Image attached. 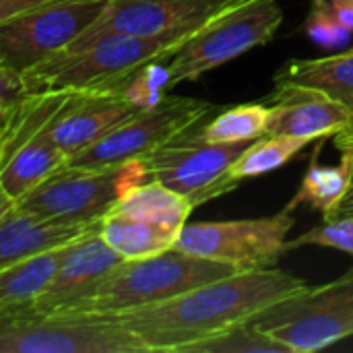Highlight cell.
Masks as SVG:
<instances>
[{
	"instance_id": "30bf717a",
	"label": "cell",
	"mask_w": 353,
	"mask_h": 353,
	"mask_svg": "<svg viewBox=\"0 0 353 353\" xmlns=\"http://www.w3.org/2000/svg\"><path fill=\"white\" fill-rule=\"evenodd\" d=\"M213 103L194 97L165 95L155 108L143 110L68 159L74 168H105L147 159L174 137L209 116Z\"/></svg>"
},
{
	"instance_id": "484cf974",
	"label": "cell",
	"mask_w": 353,
	"mask_h": 353,
	"mask_svg": "<svg viewBox=\"0 0 353 353\" xmlns=\"http://www.w3.org/2000/svg\"><path fill=\"white\" fill-rule=\"evenodd\" d=\"M302 246H325L347 252L353 256V215L339 219H325L321 225L308 230L306 234L288 240L285 252L302 248Z\"/></svg>"
},
{
	"instance_id": "4316f807",
	"label": "cell",
	"mask_w": 353,
	"mask_h": 353,
	"mask_svg": "<svg viewBox=\"0 0 353 353\" xmlns=\"http://www.w3.org/2000/svg\"><path fill=\"white\" fill-rule=\"evenodd\" d=\"M306 33L314 43L323 48H341L352 37V31L319 4H312L306 21Z\"/></svg>"
},
{
	"instance_id": "3957f363",
	"label": "cell",
	"mask_w": 353,
	"mask_h": 353,
	"mask_svg": "<svg viewBox=\"0 0 353 353\" xmlns=\"http://www.w3.org/2000/svg\"><path fill=\"white\" fill-rule=\"evenodd\" d=\"M234 273L236 267L170 248L149 259L124 261L72 312L118 314L165 302Z\"/></svg>"
},
{
	"instance_id": "52a82bcc",
	"label": "cell",
	"mask_w": 353,
	"mask_h": 353,
	"mask_svg": "<svg viewBox=\"0 0 353 353\" xmlns=\"http://www.w3.org/2000/svg\"><path fill=\"white\" fill-rule=\"evenodd\" d=\"M283 23L279 0H248L194 33L168 62L170 89L265 46Z\"/></svg>"
},
{
	"instance_id": "f1b7e54d",
	"label": "cell",
	"mask_w": 353,
	"mask_h": 353,
	"mask_svg": "<svg viewBox=\"0 0 353 353\" xmlns=\"http://www.w3.org/2000/svg\"><path fill=\"white\" fill-rule=\"evenodd\" d=\"M312 4H319L325 10H329L353 33V0H314Z\"/></svg>"
},
{
	"instance_id": "8fae6325",
	"label": "cell",
	"mask_w": 353,
	"mask_h": 353,
	"mask_svg": "<svg viewBox=\"0 0 353 353\" xmlns=\"http://www.w3.org/2000/svg\"><path fill=\"white\" fill-rule=\"evenodd\" d=\"M108 0H50L0 25V62L25 72L66 50L103 12Z\"/></svg>"
},
{
	"instance_id": "7c38bea8",
	"label": "cell",
	"mask_w": 353,
	"mask_h": 353,
	"mask_svg": "<svg viewBox=\"0 0 353 353\" xmlns=\"http://www.w3.org/2000/svg\"><path fill=\"white\" fill-rule=\"evenodd\" d=\"M244 2L248 0H108L99 19L72 43L105 33L188 41L209 23Z\"/></svg>"
},
{
	"instance_id": "9c48e42d",
	"label": "cell",
	"mask_w": 353,
	"mask_h": 353,
	"mask_svg": "<svg viewBox=\"0 0 353 353\" xmlns=\"http://www.w3.org/2000/svg\"><path fill=\"white\" fill-rule=\"evenodd\" d=\"M294 223L296 219L290 209L256 219L184 223L174 250L217 261L238 271L269 269L285 254Z\"/></svg>"
},
{
	"instance_id": "d4e9b609",
	"label": "cell",
	"mask_w": 353,
	"mask_h": 353,
	"mask_svg": "<svg viewBox=\"0 0 353 353\" xmlns=\"http://www.w3.org/2000/svg\"><path fill=\"white\" fill-rule=\"evenodd\" d=\"M170 91V72L163 60L145 64L122 89V95L141 110L155 108Z\"/></svg>"
},
{
	"instance_id": "2e32d148",
	"label": "cell",
	"mask_w": 353,
	"mask_h": 353,
	"mask_svg": "<svg viewBox=\"0 0 353 353\" xmlns=\"http://www.w3.org/2000/svg\"><path fill=\"white\" fill-rule=\"evenodd\" d=\"M95 228L97 223L79 225V223L43 219L14 205L0 219V271L43 250L70 244Z\"/></svg>"
},
{
	"instance_id": "44dd1931",
	"label": "cell",
	"mask_w": 353,
	"mask_h": 353,
	"mask_svg": "<svg viewBox=\"0 0 353 353\" xmlns=\"http://www.w3.org/2000/svg\"><path fill=\"white\" fill-rule=\"evenodd\" d=\"M339 151L341 159L337 165H321L316 155H312L308 172L285 209L294 211L298 205H310L319 209L323 217H329L335 211L353 180V149L345 147Z\"/></svg>"
},
{
	"instance_id": "4fadbf2b",
	"label": "cell",
	"mask_w": 353,
	"mask_h": 353,
	"mask_svg": "<svg viewBox=\"0 0 353 353\" xmlns=\"http://www.w3.org/2000/svg\"><path fill=\"white\" fill-rule=\"evenodd\" d=\"M122 263L124 259L105 244L95 228L66 246L52 281L31 308L37 312H72Z\"/></svg>"
},
{
	"instance_id": "277c9868",
	"label": "cell",
	"mask_w": 353,
	"mask_h": 353,
	"mask_svg": "<svg viewBox=\"0 0 353 353\" xmlns=\"http://www.w3.org/2000/svg\"><path fill=\"white\" fill-rule=\"evenodd\" d=\"M0 353H149L110 314L37 312L31 306L0 314Z\"/></svg>"
},
{
	"instance_id": "d6a6232c",
	"label": "cell",
	"mask_w": 353,
	"mask_h": 353,
	"mask_svg": "<svg viewBox=\"0 0 353 353\" xmlns=\"http://www.w3.org/2000/svg\"><path fill=\"white\" fill-rule=\"evenodd\" d=\"M14 205H17V201H14L6 190L0 186V219H2V217H4L12 207H14Z\"/></svg>"
},
{
	"instance_id": "5b68a950",
	"label": "cell",
	"mask_w": 353,
	"mask_h": 353,
	"mask_svg": "<svg viewBox=\"0 0 353 353\" xmlns=\"http://www.w3.org/2000/svg\"><path fill=\"white\" fill-rule=\"evenodd\" d=\"M145 180L149 172L141 159L105 168L66 165L17 205L43 219L95 225L132 186Z\"/></svg>"
},
{
	"instance_id": "e575fe53",
	"label": "cell",
	"mask_w": 353,
	"mask_h": 353,
	"mask_svg": "<svg viewBox=\"0 0 353 353\" xmlns=\"http://www.w3.org/2000/svg\"><path fill=\"white\" fill-rule=\"evenodd\" d=\"M8 124V122H6ZM6 124L0 126V147H2V141H4V132H6Z\"/></svg>"
},
{
	"instance_id": "83f0119b",
	"label": "cell",
	"mask_w": 353,
	"mask_h": 353,
	"mask_svg": "<svg viewBox=\"0 0 353 353\" xmlns=\"http://www.w3.org/2000/svg\"><path fill=\"white\" fill-rule=\"evenodd\" d=\"M27 89L23 83V74L10 68L8 64L0 62V105L2 108H17L25 97Z\"/></svg>"
},
{
	"instance_id": "7402d4cb",
	"label": "cell",
	"mask_w": 353,
	"mask_h": 353,
	"mask_svg": "<svg viewBox=\"0 0 353 353\" xmlns=\"http://www.w3.org/2000/svg\"><path fill=\"white\" fill-rule=\"evenodd\" d=\"M308 143V139L298 137H273L265 134L248 145V149L232 163L230 174L236 182H244L246 178H256L269 174L288 161H292Z\"/></svg>"
},
{
	"instance_id": "cb8c5ba5",
	"label": "cell",
	"mask_w": 353,
	"mask_h": 353,
	"mask_svg": "<svg viewBox=\"0 0 353 353\" xmlns=\"http://www.w3.org/2000/svg\"><path fill=\"white\" fill-rule=\"evenodd\" d=\"M192 353H290V350L250 321L196 345Z\"/></svg>"
},
{
	"instance_id": "6da1fadb",
	"label": "cell",
	"mask_w": 353,
	"mask_h": 353,
	"mask_svg": "<svg viewBox=\"0 0 353 353\" xmlns=\"http://www.w3.org/2000/svg\"><path fill=\"white\" fill-rule=\"evenodd\" d=\"M308 290L277 267L238 271L165 302L110 314L132 331L149 353H192L196 345L259 319Z\"/></svg>"
},
{
	"instance_id": "9a60e30c",
	"label": "cell",
	"mask_w": 353,
	"mask_h": 353,
	"mask_svg": "<svg viewBox=\"0 0 353 353\" xmlns=\"http://www.w3.org/2000/svg\"><path fill=\"white\" fill-rule=\"evenodd\" d=\"M143 112L120 91L68 95L64 105L48 124L54 143L68 155H77L103 134Z\"/></svg>"
},
{
	"instance_id": "603a6c76",
	"label": "cell",
	"mask_w": 353,
	"mask_h": 353,
	"mask_svg": "<svg viewBox=\"0 0 353 353\" xmlns=\"http://www.w3.org/2000/svg\"><path fill=\"white\" fill-rule=\"evenodd\" d=\"M271 118L269 103H242L211 120L201 128V134L213 143H244L267 134Z\"/></svg>"
},
{
	"instance_id": "8992f818",
	"label": "cell",
	"mask_w": 353,
	"mask_h": 353,
	"mask_svg": "<svg viewBox=\"0 0 353 353\" xmlns=\"http://www.w3.org/2000/svg\"><path fill=\"white\" fill-rule=\"evenodd\" d=\"M254 323L290 353L327 350L353 337V267L339 279L321 288H308L285 300Z\"/></svg>"
},
{
	"instance_id": "d6986e66",
	"label": "cell",
	"mask_w": 353,
	"mask_h": 353,
	"mask_svg": "<svg viewBox=\"0 0 353 353\" xmlns=\"http://www.w3.org/2000/svg\"><path fill=\"white\" fill-rule=\"evenodd\" d=\"M66 246L43 250L0 271V314L33 306L52 281Z\"/></svg>"
},
{
	"instance_id": "e0dca14e",
	"label": "cell",
	"mask_w": 353,
	"mask_h": 353,
	"mask_svg": "<svg viewBox=\"0 0 353 353\" xmlns=\"http://www.w3.org/2000/svg\"><path fill=\"white\" fill-rule=\"evenodd\" d=\"M99 236L124 261H139L174 248L178 230L143 221L110 209L97 223Z\"/></svg>"
},
{
	"instance_id": "836d02e7",
	"label": "cell",
	"mask_w": 353,
	"mask_h": 353,
	"mask_svg": "<svg viewBox=\"0 0 353 353\" xmlns=\"http://www.w3.org/2000/svg\"><path fill=\"white\" fill-rule=\"evenodd\" d=\"M12 110H14V108H2V105H0V126L8 122V118H10Z\"/></svg>"
},
{
	"instance_id": "5bb4252c",
	"label": "cell",
	"mask_w": 353,
	"mask_h": 353,
	"mask_svg": "<svg viewBox=\"0 0 353 353\" xmlns=\"http://www.w3.org/2000/svg\"><path fill=\"white\" fill-rule=\"evenodd\" d=\"M269 105L271 118L267 134L273 137L329 139L341 132L353 118L352 112L333 97L292 83H275Z\"/></svg>"
},
{
	"instance_id": "ba28073f",
	"label": "cell",
	"mask_w": 353,
	"mask_h": 353,
	"mask_svg": "<svg viewBox=\"0 0 353 353\" xmlns=\"http://www.w3.org/2000/svg\"><path fill=\"white\" fill-rule=\"evenodd\" d=\"M196 126L174 137L143 159L149 178L184 194L194 209L240 186L232 178L230 168L252 143H213Z\"/></svg>"
},
{
	"instance_id": "7a4b0ae2",
	"label": "cell",
	"mask_w": 353,
	"mask_h": 353,
	"mask_svg": "<svg viewBox=\"0 0 353 353\" xmlns=\"http://www.w3.org/2000/svg\"><path fill=\"white\" fill-rule=\"evenodd\" d=\"M186 41L105 33L72 43L23 72L29 95L120 91L149 62L170 60Z\"/></svg>"
},
{
	"instance_id": "f546056e",
	"label": "cell",
	"mask_w": 353,
	"mask_h": 353,
	"mask_svg": "<svg viewBox=\"0 0 353 353\" xmlns=\"http://www.w3.org/2000/svg\"><path fill=\"white\" fill-rule=\"evenodd\" d=\"M50 0H0V25Z\"/></svg>"
},
{
	"instance_id": "ac0fdd59",
	"label": "cell",
	"mask_w": 353,
	"mask_h": 353,
	"mask_svg": "<svg viewBox=\"0 0 353 353\" xmlns=\"http://www.w3.org/2000/svg\"><path fill=\"white\" fill-rule=\"evenodd\" d=\"M275 83H292L316 89L353 114V52L347 50L337 56L292 60L277 74Z\"/></svg>"
},
{
	"instance_id": "ffe728a7",
	"label": "cell",
	"mask_w": 353,
	"mask_h": 353,
	"mask_svg": "<svg viewBox=\"0 0 353 353\" xmlns=\"http://www.w3.org/2000/svg\"><path fill=\"white\" fill-rule=\"evenodd\" d=\"M112 209L124 215L159 223V225L180 232L184 223H188V217L194 211V205L184 194L149 178L132 186Z\"/></svg>"
},
{
	"instance_id": "1f68e13d",
	"label": "cell",
	"mask_w": 353,
	"mask_h": 353,
	"mask_svg": "<svg viewBox=\"0 0 353 353\" xmlns=\"http://www.w3.org/2000/svg\"><path fill=\"white\" fill-rule=\"evenodd\" d=\"M333 143H335L337 149H345V147H352L353 149V118L352 122H350L341 132H337V134L333 137Z\"/></svg>"
},
{
	"instance_id": "4dcf8cb0",
	"label": "cell",
	"mask_w": 353,
	"mask_h": 353,
	"mask_svg": "<svg viewBox=\"0 0 353 353\" xmlns=\"http://www.w3.org/2000/svg\"><path fill=\"white\" fill-rule=\"evenodd\" d=\"M350 215H353V180L352 184H350V188H347V192H345V196L341 199V203L325 219H339V217H350Z\"/></svg>"
},
{
	"instance_id": "d590c367",
	"label": "cell",
	"mask_w": 353,
	"mask_h": 353,
	"mask_svg": "<svg viewBox=\"0 0 353 353\" xmlns=\"http://www.w3.org/2000/svg\"><path fill=\"white\" fill-rule=\"evenodd\" d=\"M350 50H352V52H353V48H350Z\"/></svg>"
}]
</instances>
